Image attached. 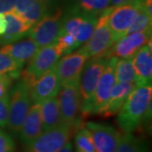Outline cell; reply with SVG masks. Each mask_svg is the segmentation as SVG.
Returning <instances> with one entry per match:
<instances>
[{
	"label": "cell",
	"instance_id": "24",
	"mask_svg": "<svg viewBox=\"0 0 152 152\" xmlns=\"http://www.w3.org/2000/svg\"><path fill=\"white\" fill-rule=\"evenodd\" d=\"M114 75L116 83L130 82L136 84V75L133 64V58H118L115 66Z\"/></svg>",
	"mask_w": 152,
	"mask_h": 152
},
{
	"label": "cell",
	"instance_id": "27",
	"mask_svg": "<svg viewBox=\"0 0 152 152\" xmlns=\"http://www.w3.org/2000/svg\"><path fill=\"white\" fill-rule=\"evenodd\" d=\"M23 65L9 54L0 52V74H10L14 79L18 78Z\"/></svg>",
	"mask_w": 152,
	"mask_h": 152
},
{
	"label": "cell",
	"instance_id": "6",
	"mask_svg": "<svg viewBox=\"0 0 152 152\" xmlns=\"http://www.w3.org/2000/svg\"><path fill=\"white\" fill-rule=\"evenodd\" d=\"M97 21L96 15L75 9L64 16L63 26L60 32L68 33L73 36L79 46L85 42L91 36Z\"/></svg>",
	"mask_w": 152,
	"mask_h": 152
},
{
	"label": "cell",
	"instance_id": "17",
	"mask_svg": "<svg viewBox=\"0 0 152 152\" xmlns=\"http://www.w3.org/2000/svg\"><path fill=\"white\" fill-rule=\"evenodd\" d=\"M42 132L43 129L40 103H32L18 137L22 144L26 146Z\"/></svg>",
	"mask_w": 152,
	"mask_h": 152
},
{
	"label": "cell",
	"instance_id": "13",
	"mask_svg": "<svg viewBox=\"0 0 152 152\" xmlns=\"http://www.w3.org/2000/svg\"><path fill=\"white\" fill-rule=\"evenodd\" d=\"M150 41H151V30L125 35L112 46L105 56L107 58H130Z\"/></svg>",
	"mask_w": 152,
	"mask_h": 152
},
{
	"label": "cell",
	"instance_id": "18",
	"mask_svg": "<svg viewBox=\"0 0 152 152\" xmlns=\"http://www.w3.org/2000/svg\"><path fill=\"white\" fill-rule=\"evenodd\" d=\"M4 16L7 26L5 32L0 37V43H13L27 36L29 30L32 26L31 25H30L14 11L6 13Z\"/></svg>",
	"mask_w": 152,
	"mask_h": 152
},
{
	"label": "cell",
	"instance_id": "14",
	"mask_svg": "<svg viewBox=\"0 0 152 152\" xmlns=\"http://www.w3.org/2000/svg\"><path fill=\"white\" fill-rule=\"evenodd\" d=\"M85 127L92 137L95 152H115L122 134L113 126L96 122H87Z\"/></svg>",
	"mask_w": 152,
	"mask_h": 152
},
{
	"label": "cell",
	"instance_id": "2",
	"mask_svg": "<svg viewBox=\"0 0 152 152\" xmlns=\"http://www.w3.org/2000/svg\"><path fill=\"white\" fill-rule=\"evenodd\" d=\"M107 56L92 58L83 69L80 75L79 91L81 102V113L83 116L91 114L93 99L99 80L108 63Z\"/></svg>",
	"mask_w": 152,
	"mask_h": 152
},
{
	"label": "cell",
	"instance_id": "23",
	"mask_svg": "<svg viewBox=\"0 0 152 152\" xmlns=\"http://www.w3.org/2000/svg\"><path fill=\"white\" fill-rule=\"evenodd\" d=\"M115 152H148L146 142L133 133H124Z\"/></svg>",
	"mask_w": 152,
	"mask_h": 152
},
{
	"label": "cell",
	"instance_id": "36",
	"mask_svg": "<svg viewBox=\"0 0 152 152\" xmlns=\"http://www.w3.org/2000/svg\"><path fill=\"white\" fill-rule=\"evenodd\" d=\"M58 152H74V146L70 141L66 143L65 145Z\"/></svg>",
	"mask_w": 152,
	"mask_h": 152
},
{
	"label": "cell",
	"instance_id": "5",
	"mask_svg": "<svg viewBox=\"0 0 152 152\" xmlns=\"http://www.w3.org/2000/svg\"><path fill=\"white\" fill-rule=\"evenodd\" d=\"M110 10L111 8L109 7L100 14L91 36L81 48L89 58L104 56L115 43L107 23Z\"/></svg>",
	"mask_w": 152,
	"mask_h": 152
},
{
	"label": "cell",
	"instance_id": "33",
	"mask_svg": "<svg viewBox=\"0 0 152 152\" xmlns=\"http://www.w3.org/2000/svg\"><path fill=\"white\" fill-rule=\"evenodd\" d=\"M16 0H0V14H6L14 10Z\"/></svg>",
	"mask_w": 152,
	"mask_h": 152
},
{
	"label": "cell",
	"instance_id": "21",
	"mask_svg": "<svg viewBox=\"0 0 152 152\" xmlns=\"http://www.w3.org/2000/svg\"><path fill=\"white\" fill-rule=\"evenodd\" d=\"M38 49L39 48L35 42L29 38L21 42H15V43L5 44L0 49V52L9 54L14 59L24 64L31 60Z\"/></svg>",
	"mask_w": 152,
	"mask_h": 152
},
{
	"label": "cell",
	"instance_id": "3",
	"mask_svg": "<svg viewBox=\"0 0 152 152\" xmlns=\"http://www.w3.org/2000/svg\"><path fill=\"white\" fill-rule=\"evenodd\" d=\"M31 85L21 78L13 87L10 96V111L7 128L14 136H19L22 125L27 117L31 100L30 90Z\"/></svg>",
	"mask_w": 152,
	"mask_h": 152
},
{
	"label": "cell",
	"instance_id": "10",
	"mask_svg": "<svg viewBox=\"0 0 152 152\" xmlns=\"http://www.w3.org/2000/svg\"><path fill=\"white\" fill-rule=\"evenodd\" d=\"M145 0H136L131 3L111 8L107 23L115 42L124 37L136 15L141 10Z\"/></svg>",
	"mask_w": 152,
	"mask_h": 152
},
{
	"label": "cell",
	"instance_id": "34",
	"mask_svg": "<svg viewBox=\"0 0 152 152\" xmlns=\"http://www.w3.org/2000/svg\"><path fill=\"white\" fill-rule=\"evenodd\" d=\"M136 0H110L109 2V7L113 8V7H117V6L122 5V4H125L128 3H131Z\"/></svg>",
	"mask_w": 152,
	"mask_h": 152
},
{
	"label": "cell",
	"instance_id": "20",
	"mask_svg": "<svg viewBox=\"0 0 152 152\" xmlns=\"http://www.w3.org/2000/svg\"><path fill=\"white\" fill-rule=\"evenodd\" d=\"M136 87V84L130 82L115 83L111 91L107 107L102 116L112 117L118 113L124 103L126 99Z\"/></svg>",
	"mask_w": 152,
	"mask_h": 152
},
{
	"label": "cell",
	"instance_id": "29",
	"mask_svg": "<svg viewBox=\"0 0 152 152\" xmlns=\"http://www.w3.org/2000/svg\"><path fill=\"white\" fill-rule=\"evenodd\" d=\"M56 43L58 44V46L61 49L63 55L68 54V53L73 52L74 50H75L77 48L80 47L73 36H71L68 33L64 32H61L58 34Z\"/></svg>",
	"mask_w": 152,
	"mask_h": 152
},
{
	"label": "cell",
	"instance_id": "4",
	"mask_svg": "<svg viewBox=\"0 0 152 152\" xmlns=\"http://www.w3.org/2000/svg\"><path fill=\"white\" fill-rule=\"evenodd\" d=\"M62 55V51L56 42L39 48L29 61L22 78L32 85L38 78L54 67Z\"/></svg>",
	"mask_w": 152,
	"mask_h": 152
},
{
	"label": "cell",
	"instance_id": "7",
	"mask_svg": "<svg viewBox=\"0 0 152 152\" xmlns=\"http://www.w3.org/2000/svg\"><path fill=\"white\" fill-rule=\"evenodd\" d=\"M58 95L62 124L69 125L74 129L80 128L82 113L79 85L62 86Z\"/></svg>",
	"mask_w": 152,
	"mask_h": 152
},
{
	"label": "cell",
	"instance_id": "9",
	"mask_svg": "<svg viewBox=\"0 0 152 152\" xmlns=\"http://www.w3.org/2000/svg\"><path fill=\"white\" fill-rule=\"evenodd\" d=\"M74 130L70 126L62 124L52 129L43 131L26 146L25 152H58L69 141Z\"/></svg>",
	"mask_w": 152,
	"mask_h": 152
},
{
	"label": "cell",
	"instance_id": "35",
	"mask_svg": "<svg viewBox=\"0 0 152 152\" xmlns=\"http://www.w3.org/2000/svg\"><path fill=\"white\" fill-rule=\"evenodd\" d=\"M6 26H7V22H6L4 14H0V37L5 32Z\"/></svg>",
	"mask_w": 152,
	"mask_h": 152
},
{
	"label": "cell",
	"instance_id": "12",
	"mask_svg": "<svg viewBox=\"0 0 152 152\" xmlns=\"http://www.w3.org/2000/svg\"><path fill=\"white\" fill-rule=\"evenodd\" d=\"M118 58L116 57L109 58L108 63L101 76L93 99L91 114L103 115L107 107L112 89L116 83L114 69Z\"/></svg>",
	"mask_w": 152,
	"mask_h": 152
},
{
	"label": "cell",
	"instance_id": "16",
	"mask_svg": "<svg viewBox=\"0 0 152 152\" xmlns=\"http://www.w3.org/2000/svg\"><path fill=\"white\" fill-rule=\"evenodd\" d=\"M151 41L140 49L133 57L137 86H151L152 81Z\"/></svg>",
	"mask_w": 152,
	"mask_h": 152
},
{
	"label": "cell",
	"instance_id": "32",
	"mask_svg": "<svg viewBox=\"0 0 152 152\" xmlns=\"http://www.w3.org/2000/svg\"><path fill=\"white\" fill-rule=\"evenodd\" d=\"M14 78L10 74H0V98L10 96Z\"/></svg>",
	"mask_w": 152,
	"mask_h": 152
},
{
	"label": "cell",
	"instance_id": "19",
	"mask_svg": "<svg viewBox=\"0 0 152 152\" xmlns=\"http://www.w3.org/2000/svg\"><path fill=\"white\" fill-rule=\"evenodd\" d=\"M48 4L43 0H16L14 12L33 26L47 15Z\"/></svg>",
	"mask_w": 152,
	"mask_h": 152
},
{
	"label": "cell",
	"instance_id": "26",
	"mask_svg": "<svg viewBox=\"0 0 152 152\" xmlns=\"http://www.w3.org/2000/svg\"><path fill=\"white\" fill-rule=\"evenodd\" d=\"M152 15L147 13V11L142 8V10L136 15L134 20L131 23L130 26L128 29L126 35L131 33L141 32L151 30Z\"/></svg>",
	"mask_w": 152,
	"mask_h": 152
},
{
	"label": "cell",
	"instance_id": "31",
	"mask_svg": "<svg viewBox=\"0 0 152 152\" xmlns=\"http://www.w3.org/2000/svg\"><path fill=\"white\" fill-rule=\"evenodd\" d=\"M10 111V96L0 98V128L5 129L8 124Z\"/></svg>",
	"mask_w": 152,
	"mask_h": 152
},
{
	"label": "cell",
	"instance_id": "22",
	"mask_svg": "<svg viewBox=\"0 0 152 152\" xmlns=\"http://www.w3.org/2000/svg\"><path fill=\"white\" fill-rule=\"evenodd\" d=\"M43 131L49 130L62 124L58 96L48 98L40 103Z\"/></svg>",
	"mask_w": 152,
	"mask_h": 152
},
{
	"label": "cell",
	"instance_id": "30",
	"mask_svg": "<svg viewBox=\"0 0 152 152\" xmlns=\"http://www.w3.org/2000/svg\"><path fill=\"white\" fill-rule=\"evenodd\" d=\"M0 152H16L13 137L0 128Z\"/></svg>",
	"mask_w": 152,
	"mask_h": 152
},
{
	"label": "cell",
	"instance_id": "11",
	"mask_svg": "<svg viewBox=\"0 0 152 152\" xmlns=\"http://www.w3.org/2000/svg\"><path fill=\"white\" fill-rule=\"evenodd\" d=\"M89 56L82 48L64 55L56 64V70L62 86L79 85L83 69Z\"/></svg>",
	"mask_w": 152,
	"mask_h": 152
},
{
	"label": "cell",
	"instance_id": "1",
	"mask_svg": "<svg viewBox=\"0 0 152 152\" xmlns=\"http://www.w3.org/2000/svg\"><path fill=\"white\" fill-rule=\"evenodd\" d=\"M151 86H137L129 94L117 113V123L123 133H133L141 125L145 113L151 103Z\"/></svg>",
	"mask_w": 152,
	"mask_h": 152
},
{
	"label": "cell",
	"instance_id": "15",
	"mask_svg": "<svg viewBox=\"0 0 152 152\" xmlns=\"http://www.w3.org/2000/svg\"><path fill=\"white\" fill-rule=\"evenodd\" d=\"M55 65L31 85L30 90L31 103H41L48 98L58 96L62 85Z\"/></svg>",
	"mask_w": 152,
	"mask_h": 152
},
{
	"label": "cell",
	"instance_id": "8",
	"mask_svg": "<svg viewBox=\"0 0 152 152\" xmlns=\"http://www.w3.org/2000/svg\"><path fill=\"white\" fill-rule=\"evenodd\" d=\"M64 15L60 9L52 15H46L29 30L27 36L39 48L56 42L63 26Z\"/></svg>",
	"mask_w": 152,
	"mask_h": 152
},
{
	"label": "cell",
	"instance_id": "28",
	"mask_svg": "<svg viewBox=\"0 0 152 152\" xmlns=\"http://www.w3.org/2000/svg\"><path fill=\"white\" fill-rule=\"evenodd\" d=\"M109 2L110 0H79L82 10L96 15L109 8Z\"/></svg>",
	"mask_w": 152,
	"mask_h": 152
},
{
	"label": "cell",
	"instance_id": "37",
	"mask_svg": "<svg viewBox=\"0 0 152 152\" xmlns=\"http://www.w3.org/2000/svg\"><path fill=\"white\" fill-rule=\"evenodd\" d=\"M43 1H45V2H47V3H48L49 1H51V0H43Z\"/></svg>",
	"mask_w": 152,
	"mask_h": 152
},
{
	"label": "cell",
	"instance_id": "25",
	"mask_svg": "<svg viewBox=\"0 0 152 152\" xmlns=\"http://www.w3.org/2000/svg\"><path fill=\"white\" fill-rule=\"evenodd\" d=\"M76 152H95L91 132L86 127L79 128L75 136Z\"/></svg>",
	"mask_w": 152,
	"mask_h": 152
}]
</instances>
